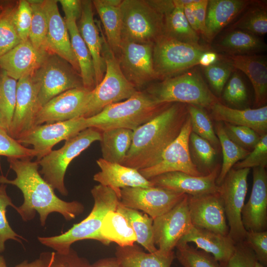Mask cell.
I'll return each mask as SVG.
<instances>
[{
    "instance_id": "6da1fadb",
    "label": "cell",
    "mask_w": 267,
    "mask_h": 267,
    "mask_svg": "<svg viewBox=\"0 0 267 267\" xmlns=\"http://www.w3.org/2000/svg\"><path fill=\"white\" fill-rule=\"evenodd\" d=\"M7 160L16 176L9 179L0 176V183L14 185L22 192L24 202L15 210L23 221L32 220L38 212L41 224L44 226L51 213H59L68 221L83 213L84 206L80 202L65 201L56 196L54 189L42 177L37 161L13 158H7Z\"/></svg>"
},
{
    "instance_id": "7a4b0ae2",
    "label": "cell",
    "mask_w": 267,
    "mask_h": 267,
    "mask_svg": "<svg viewBox=\"0 0 267 267\" xmlns=\"http://www.w3.org/2000/svg\"><path fill=\"white\" fill-rule=\"evenodd\" d=\"M188 116L187 105L171 103L133 131L131 147L122 165L139 170L150 167L179 135Z\"/></svg>"
},
{
    "instance_id": "3957f363",
    "label": "cell",
    "mask_w": 267,
    "mask_h": 267,
    "mask_svg": "<svg viewBox=\"0 0 267 267\" xmlns=\"http://www.w3.org/2000/svg\"><path fill=\"white\" fill-rule=\"evenodd\" d=\"M91 193L94 204L87 218L60 235L50 237L39 236L38 241L60 254L68 253L73 243L84 239L95 240L105 245H108L110 243L101 235L102 222L108 212L116 211L120 199L111 188L100 184L91 189Z\"/></svg>"
},
{
    "instance_id": "277c9868",
    "label": "cell",
    "mask_w": 267,
    "mask_h": 267,
    "mask_svg": "<svg viewBox=\"0 0 267 267\" xmlns=\"http://www.w3.org/2000/svg\"><path fill=\"white\" fill-rule=\"evenodd\" d=\"M172 103H159L145 90L128 99L111 104L98 114L86 118L87 128L101 132L124 128L132 131L148 122Z\"/></svg>"
},
{
    "instance_id": "5b68a950",
    "label": "cell",
    "mask_w": 267,
    "mask_h": 267,
    "mask_svg": "<svg viewBox=\"0 0 267 267\" xmlns=\"http://www.w3.org/2000/svg\"><path fill=\"white\" fill-rule=\"evenodd\" d=\"M159 103H181L210 109L220 101L196 70L152 83L145 89Z\"/></svg>"
},
{
    "instance_id": "8992f818",
    "label": "cell",
    "mask_w": 267,
    "mask_h": 267,
    "mask_svg": "<svg viewBox=\"0 0 267 267\" xmlns=\"http://www.w3.org/2000/svg\"><path fill=\"white\" fill-rule=\"evenodd\" d=\"M102 38V53L106 70L102 81L91 90L82 117L89 118L106 106L129 98L139 90L124 77L114 53L107 42L101 24L97 22Z\"/></svg>"
},
{
    "instance_id": "52a82bcc",
    "label": "cell",
    "mask_w": 267,
    "mask_h": 267,
    "mask_svg": "<svg viewBox=\"0 0 267 267\" xmlns=\"http://www.w3.org/2000/svg\"><path fill=\"white\" fill-rule=\"evenodd\" d=\"M122 40L153 44L164 35L163 17L145 0H122Z\"/></svg>"
},
{
    "instance_id": "ba28073f",
    "label": "cell",
    "mask_w": 267,
    "mask_h": 267,
    "mask_svg": "<svg viewBox=\"0 0 267 267\" xmlns=\"http://www.w3.org/2000/svg\"><path fill=\"white\" fill-rule=\"evenodd\" d=\"M101 139V132L88 128L66 140L58 150H52L39 161L40 171L44 179L62 195L68 194L64 184L67 169L71 161L91 143Z\"/></svg>"
},
{
    "instance_id": "9c48e42d",
    "label": "cell",
    "mask_w": 267,
    "mask_h": 267,
    "mask_svg": "<svg viewBox=\"0 0 267 267\" xmlns=\"http://www.w3.org/2000/svg\"><path fill=\"white\" fill-rule=\"evenodd\" d=\"M207 46L183 43L166 36L160 37L153 46V62L157 80L172 77L199 65Z\"/></svg>"
},
{
    "instance_id": "30bf717a",
    "label": "cell",
    "mask_w": 267,
    "mask_h": 267,
    "mask_svg": "<svg viewBox=\"0 0 267 267\" xmlns=\"http://www.w3.org/2000/svg\"><path fill=\"white\" fill-rule=\"evenodd\" d=\"M39 87L40 108L52 98L67 90L84 87L81 74L66 60L50 53L32 74Z\"/></svg>"
},
{
    "instance_id": "8fae6325",
    "label": "cell",
    "mask_w": 267,
    "mask_h": 267,
    "mask_svg": "<svg viewBox=\"0 0 267 267\" xmlns=\"http://www.w3.org/2000/svg\"><path fill=\"white\" fill-rule=\"evenodd\" d=\"M250 169L232 168L219 185L228 222V236L235 243L244 241L247 233L241 220L247 191V178Z\"/></svg>"
},
{
    "instance_id": "7c38bea8",
    "label": "cell",
    "mask_w": 267,
    "mask_h": 267,
    "mask_svg": "<svg viewBox=\"0 0 267 267\" xmlns=\"http://www.w3.org/2000/svg\"><path fill=\"white\" fill-rule=\"evenodd\" d=\"M152 44L122 40L116 56L126 79L137 90L157 80L153 62Z\"/></svg>"
},
{
    "instance_id": "4fadbf2b",
    "label": "cell",
    "mask_w": 267,
    "mask_h": 267,
    "mask_svg": "<svg viewBox=\"0 0 267 267\" xmlns=\"http://www.w3.org/2000/svg\"><path fill=\"white\" fill-rule=\"evenodd\" d=\"M186 195L156 186L129 187L121 189L120 203L125 207L141 210L154 219L171 210Z\"/></svg>"
},
{
    "instance_id": "5bb4252c",
    "label": "cell",
    "mask_w": 267,
    "mask_h": 267,
    "mask_svg": "<svg viewBox=\"0 0 267 267\" xmlns=\"http://www.w3.org/2000/svg\"><path fill=\"white\" fill-rule=\"evenodd\" d=\"M191 132L188 115L179 135L166 148L159 161L150 167L138 170L139 173L147 179L171 172H181L194 176H203L193 163L190 155L189 139Z\"/></svg>"
},
{
    "instance_id": "9a60e30c",
    "label": "cell",
    "mask_w": 267,
    "mask_h": 267,
    "mask_svg": "<svg viewBox=\"0 0 267 267\" xmlns=\"http://www.w3.org/2000/svg\"><path fill=\"white\" fill-rule=\"evenodd\" d=\"M87 128L86 118L76 117L65 121L36 126L17 140L22 145H32L37 152L36 161H39L50 152L57 143L76 136Z\"/></svg>"
},
{
    "instance_id": "2e32d148",
    "label": "cell",
    "mask_w": 267,
    "mask_h": 267,
    "mask_svg": "<svg viewBox=\"0 0 267 267\" xmlns=\"http://www.w3.org/2000/svg\"><path fill=\"white\" fill-rule=\"evenodd\" d=\"M192 226L186 194L169 211L153 219L154 244L161 251H174L180 239Z\"/></svg>"
},
{
    "instance_id": "e0dca14e",
    "label": "cell",
    "mask_w": 267,
    "mask_h": 267,
    "mask_svg": "<svg viewBox=\"0 0 267 267\" xmlns=\"http://www.w3.org/2000/svg\"><path fill=\"white\" fill-rule=\"evenodd\" d=\"M39 87L32 74L17 81L16 104L8 134L15 139L35 127L40 108L38 102Z\"/></svg>"
},
{
    "instance_id": "ac0fdd59",
    "label": "cell",
    "mask_w": 267,
    "mask_h": 267,
    "mask_svg": "<svg viewBox=\"0 0 267 267\" xmlns=\"http://www.w3.org/2000/svg\"><path fill=\"white\" fill-rule=\"evenodd\" d=\"M187 203L193 226L228 235L223 204L219 192L197 196L187 195Z\"/></svg>"
},
{
    "instance_id": "d6986e66",
    "label": "cell",
    "mask_w": 267,
    "mask_h": 267,
    "mask_svg": "<svg viewBox=\"0 0 267 267\" xmlns=\"http://www.w3.org/2000/svg\"><path fill=\"white\" fill-rule=\"evenodd\" d=\"M91 93L84 87L67 90L51 99L38 111L35 127L82 117Z\"/></svg>"
},
{
    "instance_id": "ffe728a7",
    "label": "cell",
    "mask_w": 267,
    "mask_h": 267,
    "mask_svg": "<svg viewBox=\"0 0 267 267\" xmlns=\"http://www.w3.org/2000/svg\"><path fill=\"white\" fill-rule=\"evenodd\" d=\"M221 166L216 165L209 174L194 176L181 172L163 173L150 178L154 186L191 196L219 192L216 179Z\"/></svg>"
},
{
    "instance_id": "44dd1931",
    "label": "cell",
    "mask_w": 267,
    "mask_h": 267,
    "mask_svg": "<svg viewBox=\"0 0 267 267\" xmlns=\"http://www.w3.org/2000/svg\"><path fill=\"white\" fill-rule=\"evenodd\" d=\"M241 220L247 231H264L267 228V172L266 168H253L250 198L241 211Z\"/></svg>"
},
{
    "instance_id": "7402d4cb",
    "label": "cell",
    "mask_w": 267,
    "mask_h": 267,
    "mask_svg": "<svg viewBox=\"0 0 267 267\" xmlns=\"http://www.w3.org/2000/svg\"><path fill=\"white\" fill-rule=\"evenodd\" d=\"M191 0H150L163 17L164 35L193 45H201L199 35L190 26L183 6Z\"/></svg>"
},
{
    "instance_id": "603a6c76",
    "label": "cell",
    "mask_w": 267,
    "mask_h": 267,
    "mask_svg": "<svg viewBox=\"0 0 267 267\" xmlns=\"http://www.w3.org/2000/svg\"><path fill=\"white\" fill-rule=\"evenodd\" d=\"M56 0H44V7L48 22L46 48L68 61L80 74L78 62L73 51L67 26L61 16Z\"/></svg>"
},
{
    "instance_id": "cb8c5ba5",
    "label": "cell",
    "mask_w": 267,
    "mask_h": 267,
    "mask_svg": "<svg viewBox=\"0 0 267 267\" xmlns=\"http://www.w3.org/2000/svg\"><path fill=\"white\" fill-rule=\"evenodd\" d=\"M50 53L46 50L36 48L29 40L22 41L0 57V68L18 81L34 73Z\"/></svg>"
},
{
    "instance_id": "d4e9b609",
    "label": "cell",
    "mask_w": 267,
    "mask_h": 267,
    "mask_svg": "<svg viewBox=\"0 0 267 267\" xmlns=\"http://www.w3.org/2000/svg\"><path fill=\"white\" fill-rule=\"evenodd\" d=\"M96 162L100 171L93 176V180L111 188L119 199L122 188L154 186L149 180L144 178L136 169L108 162L102 158Z\"/></svg>"
},
{
    "instance_id": "484cf974",
    "label": "cell",
    "mask_w": 267,
    "mask_h": 267,
    "mask_svg": "<svg viewBox=\"0 0 267 267\" xmlns=\"http://www.w3.org/2000/svg\"><path fill=\"white\" fill-rule=\"evenodd\" d=\"M82 12L77 27L92 57L96 86L102 81L106 70L102 53V38L94 19L92 0H82Z\"/></svg>"
},
{
    "instance_id": "4316f807",
    "label": "cell",
    "mask_w": 267,
    "mask_h": 267,
    "mask_svg": "<svg viewBox=\"0 0 267 267\" xmlns=\"http://www.w3.org/2000/svg\"><path fill=\"white\" fill-rule=\"evenodd\" d=\"M210 110L213 118L218 122L249 128L260 136L267 134V106L255 109H234L219 101Z\"/></svg>"
},
{
    "instance_id": "83f0119b",
    "label": "cell",
    "mask_w": 267,
    "mask_h": 267,
    "mask_svg": "<svg viewBox=\"0 0 267 267\" xmlns=\"http://www.w3.org/2000/svg\"><path fill=\"white\" fill-rule=\"evenodd\" d=\"M251 2L247 0H209L203 36L206 41L211 42Z\"/></svg>"
},
{
    "instance_id": "f1b7e54d",
    "label": "cell",
    "mask_w": 267,
    "mask_h": 267,
    "mask_svg": "<svg viewBox=\"0 0 267 267\" xmlns=\"http://www.w3.org/2000/svg\"><path fill=\"white\" fill-rule=\"evenodd\" d=\"M232 66L249 79L255 93V106L265 105L267 101V65L264 57L256 55H225Z\"/></svg>"
},
{
    "instance_id": "f546056e",
    "label": "cell",
    "mask_w": 267,
    "mask_h": 267,
    "mask_svg": "<svg viewBox=\"0 0 267 267\" xmlns=\"http://www.w3.org/2000/svg\"><path fill=\"white\" fill-rule=\"evenodd\" d=\"M193 242L221 264L233 254L236 243L228 236L193 226L178 243Z\"/></svg>"
},
{
    "instance_id": "4dcf8cb0",
    "label": "cell",
    "mask_w": 267,
    "mask_h": 267,
    "mask_svg": "<svg viewBox=\"0 0 267 267\" xmlns=\"http://www.w3.org/2000/svg\"><path fill=\"white\" fill-rule=\"evenodd\" d=\"M115 257L124 267H171L176 258L174 251L146 253L138 245L116 247Z\"/></svg>"
},
{
    "instance_id": "1f68e13d",
    "label": "cell",
    "mask_w": 267,
    "mask_h": 267,
    "mask_svg": "<svg viewBox=\"0 0 267 267\" xmlns=\"http://www.w3.org/2000/svg\"><path fill=\"white\" fill-rule=\"evenodd\" d=\"M121 0H92L104 30V36L111 50L117 56L122 41Z\"/></svg>"
},
{
    "instance_id": "d6a6232c",
    "label": "cell",
    "mask_w": 267,
    "mask_h": 267,
    "mask_svg": "<svg viewBox=\"0 0 267 267\" xmlns=\"http://www.w3.org/2000/svg\"><path fill=\"white\" fill-rule=\"evenodd\" d=\"M71 46L79 64L84 88L92 90L96 87L95 70L90 53L82 38L77 24L72 17H65Z\"/></svg>"
},
{
    "instance_id": "836d02e7",
    "label": "cell",
    "mask_w": 267,
    "mask_h": 267,
    "mask_svg": "<svg viewBox=\"0 0 267 267\" xmlns=\"http://www.w3.org/2000/svg\"><path fill=\"white\" fill-rule=\"evenodd\" d=\"M227 55H254L266 49V44L257 36L238 29H231L215 45Z\"/></svg>"
},
{
    "instance_id": "e575fe53",
    "label": "cell",
    "mask_w": 267,
    "mask_h": 267,
    "mask_svg": "<svg viewBox=\"0 0 267 267\" xmlns=\"http://www.w3.org/2000/svg\"><path fill=\"white\" fill-rule=\"evenodd\" d=\"M133 131L124 128L101 132L100 146L103 159L122 164L131 147Z\"/></svg>"
},
{
    "instance_id": "d590c367",
    "label": "cell",
    "mask_w": 267,
    "mask_h": 267,
    "mask_svg": "<svg viewBox=\"0 0 267 267\" xmlns=\"http://www.w3.org/2000/svg\"><path fill=\"white\" fill-rule=\"evenodd\" d=\"M102 237L109 243L123 247L136 242L135 233L127 219L116 211L108 212L103 218L100 229Z\"/></svg>"
},
{
    "instance_id": "8d00e7d4",
    "label": "cell",
    "mask_w": 267,
    "mask_h": 267,
    "mask_svg": "<svg viewBox=\"0 0 267 267\" xmlns=\"http://www.w3.org/2000/svg\"><path fill=\"white\" fill-rule=\"evenodd\" d=\"M116 211L122 214L134 230L136 242L148 252L157 250L153 240V219L147 214L123 206L120 202Z\"/></svg>"
},
{
    "instance_id": "74e56055",
    "label": "cell",
    "mask_w": 267,
    "mask_h": 267,
    "mask_svg": "<svg viewBox=\"0 0 267 267\" xmlns=\"http://www.w3.org/2000/svg\"><path fill=\"white\" fill-rule=\"evenodd\" d=\"M242 14L231 25L230 30L238 29L256 36L267 34V9L265 1L252 0Z\"/></svg>"
},
{
    "instance_id": "f35d334b",
    "label": "cell",
    "mask_w": 267,
    "mask_h": 267,
    "mask_svg": "<svg viewBox=\"0 0 267 267\" xmlns=\"http://www.w3.org/2000/svg\"><path fill=\"white\" fill-rule=\"evenodd\" d=\"M215 131L222 153V163L216 179V183L219 186L233 166L237 162L246 158L251 151L246 150L232 141L226 135L222 122H218L216 124Z\"/></svg>"
},
{
    "instance_id": "ab89813d",
    "label": "cell",
    "mask_w": 267,
    "mask_h": 267,
    "mask_svg": "<svg viewBox=\"0 0 267 267\" xmlns=\"http://www.w3.org/2000/svg\"><path fill=\"white\" fill-rule=\"evenodd\" d=\"M17 81L0 70V128L8 134L14 112Z\"/></svg>"
},
{
    "instance_id": "60d3db41",
    "label": "cell",
    "mask_w": 267,
    "mask_h": 267,
    "mask_svg": "<svg viewBox=\"0 0 267 267\" xmlns=\"http://www.w3.org/2000/svg\"><path fill=\"white\" fill-rule=\"evenodd\" d=\"M189 150L193 163L202 175H207L214 170L217 151L207 140L191 132Z\"/></svg>"
},
{
    "instance_id": "b9f144b4",
    "label": "cell",
    "mask_w": 267,
    "mask_h": 267,
    "mask_svg": "<svg viewBox=\"0 0 267 267\" xmlns=\"http://www.w3.org/2000/svg\"><path fill=\"white\" fill-rule=\"evenodd\" d=\"M32 10V19L29 40L34 47L46 50L48 22L44 7V0H29Z\"/></svg>"
},
{
    "instance_id": "7bdbcfd3",
    "label": "cell",
    "mask_w": 267,
    "mask_h": 267,
    "mask_svg": "<svg viewBox=\"0 0 267 267\" xmlns=\"http://www.w3.org/2000/svg\"><path fill=\"white\" fill-rule=\"evenodd\" d=\"M186 105L191 132L207 140L217 151L220 142L209 115L203 108L192 104Z\"/></svg>"
},
{
    "instance_id": "ee69618b",
    "label": "cell",
    "mask_w": 267,
    "mask_h": 267,
    "mask_svg": "<svg viewBox=\"0 0 267 267\" xmlns=\"http://www.w3.org/2000/svg\"><path fill=\"white\" fill-rule=\"evenodd\" d=\"M176 248V258L182 267H220V263L211 254L188 243H178Z\"/></svg>"
},
{
    "instance_id": "f6af8a7d",
    "label": "cell",
    "mask_w": 267,
    "mask_h": 267,
    "mask_svg": "<svg viewBox=\"0 0 267 267\" xmlns=\"http://www.w3.org/2000/svg\"><path fill=\"white\" fill-rule=\"evenodd\" d=\"M16 5L0 11V57L21 42L14 22Z\"/></svg>"
},
{
    "instance_id": "bcb514c9",
    "label": "cell",
    "mask_w": 267,
    "mask_h": 267,
    "mask_svg": "<svg viewBox=\"0 0 267 267\" xmlns=\"http://www.w3.org/2000/svg\"><path fill=\"white\" fill-rule=\"evenodd\" d=\"M7 184L0 185V253L5 249V243L9 239L22 243L21 238L24 239L16 233L9 225L6 216V208L11 206L15 210L17 208L6 192Z\"/></svg>"
},
{
    "instance_id": "7dc6e473",
    "label": "cell",
    "mask_w": 267,
    "mask_h": 267,
    "mask_svg": "<svg viewBox=\"0 0 267 267\" xmlns=\"http://www.w3.org/2000/svg\"><path fill=\"white\" fill-rule=\"evenodd\" d=\"M233 69L224 56L216 63L204 67L206 79L217 94L221 95Z\"/></svg>"
},
{
    "instance_id": "c3c4849f",
    "label": "cell",
    "mask_w": 267,
    "mask_h": 267,
    "mask_svg": "<svg viewBox=\"0 0 267 267\" xmlns=\"http://www.w3.org/2000/svg\"><path fill=\"white\" fill-rule=\"evenodd\" d=\"M0 156L20 160L37 157V152L33 148L26 147L0 128Z\"/></svg>"
},
{
    "instance_id": "681fc988",
    "label": "cell",
    "mask_w": 267,
    "mask_h": 267,
    "mask_svg": "<svg viewBox=\"0 0 267 267\" xmlns=\"http://www.w3.org/2000/svg\"><path fill=\"white\" fill-rule=\"evenodd\" d=\"M228 138L238 146L251 151L259 141L261 136L252 129L244 126L222 123Z\"/></svg>"
},
{
    "instance_id": "f907efd6",
    "label": "cell",
    "mask_w": 267,
    "mask_h": 267,
    "mask_svg": "<svg viewBox=\"0 0 267 267\" xmlns=\"http://www.w3.org/2000/svg\"><path fill=\"white\" fill-rule=\"evenodd\" d=\"M223 98L229 104L239 105L247 99L245 85L239 74L233 73L223 89Z\"/></svg>"
},
{
    "instance_id": "816d5d0a",
    "label": "cell",
    "mask_w": 267,
    "mask_h": 267,
    "mask_svg": "<svg viewBox=\"0 0 267 267\" xmlns=\"http://www.w3.org/2000/svg\"><path fill=\"white\" fill-rule=\"evenodd\" d=\"M267 165V134L261 136L259 141L248 156L242 161L237 162L232 168L250 169L258 167L266 168Z\"/></svg>"
},
{
    "instance_id": "f5cc1de1",
    "label": "cell",
    "mask_w": 267,
    "mask_h": 267,
    "mask_svg": "<svg viewBox=\"0 0 267 267\" xmlns=\"http://www.w3.org/2000/svg\"><path fill=\"white\" fill-rule=\"evenodd\" d=\"M32 19V10L30 3L27 0H19L15 12L14 22L21 42L29 40Z\"/></svg>"
},
{
    "instance_id": "db71d44e",
    "label": "cell",
    "mask_w": 267,
    "mask_h": 267,
    "mask_svg": "<svg viewBox=\"0 0 267 267\" xmlns=\"http://www.w3.org/2000/svg\"><path fill=\"white\" fill-rule=\"evenodd\" d=\"M256 260L253 251L243 241L236 243L235 250L231 256L220 265V267H253Z\"/></svg>"
},
{
    "instance_id": "11a10c76",
    "label": "cell",
    "mask_w": 267,
    "mask_h": 267,
    "mask_svg": "<svg viewBox=\"0 0 267 267\" xmlns=\"http://www.w3.org/2000/svg\"><path fill=\"white\" fill-rule=\"evenodd\" d=\"M244 241L254 253L257 261L267 266V231H247Z\"/></svg>"
},
{
    "instance_id": "9f6ffc18",
    "label": "cell",
    "mask_w": 267,
    "mask_h": 267,
    "mask_svg": "<svg viewBox=\"0 0 267 267\" xmlns=\"http://www.w3.org/2000/svg\"><path fill=\"white\" fill-rule=\"evenodd\" d=\"M89 261L80 257L72 248L67 254L53 252L48 267H90Z\"/></svg>"
},
{
    "instance_id": "6f0895ef",
    "label": "cell",
    "mask_w": 267,
    "mask_h": 267,
    "mask_svg": "<svg viewBox=\"0 0 267 267\" xmlns=\"http://www.w3.org/2000/svg\"><path fill=\"white\" fill-rule=\"evenodd\" d=\"M58 1L62 6L65 17H72L76 20H79L82 12V0H60Z\"/></svg>"
},
{
    "instance_id": "680465c9",
    "label": "cell",
    "mask_w": 267,
    "mask_h": 267,
    "mask_svg": "<svg viewBox=\"0 0 267 267\" xmlns=\"http://www.w3.org/2000/svg\"><path fill=\"white\" fill-rule=\"evenodd\" d=\"M209 0H197L194 4L195 15L200 34L203 37L205 31V21Z\"/></svg>"
},
{
    "instance_id": "91938a15",
    "label": "cell",
    "mask_w": 267,
    "mask_h": 267,
    "mask_svg": "<svg viewBox=\"0 0 267 267\" xmlns=\"http://www.w3.org/2000/svg\"><path fill=\"white\" fill-rule=\"evenodd\" d=\"M52 254V252L42 253L38 259L30 263L25 260L14 267H48Z\"/></svg>"
},
{
    "instance_id": "94428289",
    "label": "cell",
    "mask_w": 267,
    "mask_h": 267,
    "mask_svg": "<svg viewBox=\"0 0 267 267\" xmlns=\"http://www.w3.org/2000/svg\"><path fill=\"white\" fill-rule=\"evenodd\" d=\"M197 0H192L191 2L185 4L183 6V11L186 18L190 26L199 35L200 32L195 15L194 5Z\"/></svg>"
},
{
    "instance_id": "6125c7cd",
    "label": "cell",
    "mask_w": 267,
    "mask_h": 267,
    "mask_svg": "<svg viewBox=\"0 0 267 267\" xmlns=\"http://www.w3.org/2000/svg\"><path fill=\"white\" fill-rule=\"evenodd\" d=\"M221 57L222 56L216 52L212 50L207 51L201 55L198 63L199 65L206 67L217 62Z\"/></svg>"
},
{
    "instance_id": "be15d7a7",
    "label": "cell",
    "mask_w": 267,
    "mask_h": 267,
    "mask_svg": "<svg viewBox=\"0 0 267 267\" xmlns=\"http://www.w3.org/2000/svg\"><path fill=\"white\" fill-rule=\"evenodd\" d=\"M90 267H124L115 257H107L99 259L91 264Z\"/></svg>"
},
{
    "instance_id": "e7e4bbea",
    "label": "cell",
    "mask_w": 267,
    "mask_h": 267,
    "mask_svg": "<svg viewBox=\"0 0 267 267\" xmlns=\"http://www.w3.org/2000/svg\"><path fill=\"white\" fill-rule=\"evenodd\" d=\"M0 267H7L5 259L2 256H0Z\"/></svg>"
},
{
    "instance_id": "03108f58",
    "label": "cell",
    "mask_w": 267,
    "mask_h": 267,
    "mask_svg": "<svg viewBox=\"0 0 267 267\" xmlns=\"http://www.w3.org/2000/svg\"><path fill=\"white\" fill-rule=\"evenodd\" d=\"M253 267H265L264 266L262 265L260 262L256 260L253 266Z\"/></svg>"
}]
</instances>
